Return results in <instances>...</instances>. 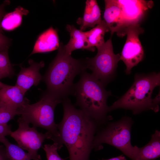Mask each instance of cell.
Masks as SVG:
<instances>
[{
  "label": "cell",
  "mask_w": 160,
  "mask_h": 160,
  "mask_svg": "<svg viewBox=\"0 0 160 160\" xmlns=\"http://www.w3.org/2000/svg\"><path fill=\"white\" fill-rule=\"evenodd\" d=\"M62 103L63 117L57 124L60 145L67 148L69 160H89L98 125L81 110L76 108L67 97Z\"/></svg>",
  "instance_id": "1"
},
{
  "label": "cell",
  "mask_w": 160,
  "mask_h": 160,
  "mask_svg": "<svg viewBox=\"0 0 160 160\" xmlns=\"http://www.w3.org/2000/svg\"><path fill=\"white\" fill-rule=\"evenodd\" d=\"M57 54L42 77L46 92L63 100L74 95L73 80L87 69L84 59H76L67 54L64 45L60 44Z\"/></svg>",
  "instance_id": "2"
},
{
  "label": "cell",
  "mask_w": 160,
  "mask_h": 160,
  "mask_svg": "<svg viewBox=\"0 0 160 160\" xmlns=\"http://www.w3.org/2000/svg\"><path fill=\"white\" fill-rule=\"evenodd\" d=\"M75 105L86 115L94 119L98 126L105 124L111 119L107 116L109 111L107 100L111 95L104 86L91 74L85 71L81 74L79 81L74 84Z\"/></svg>",
  "instance_id": "3"
},
{
  "label": "cell",
  "mask_w": 160,
  "mask_h": 160,
  "mask_svg": "<svg viewBox=\"0 0 160 160\" xmlns=\"http://www.w3.org/2000/svg\"><path fill=\"white\" fill-rule=\"evenodd\" d=\"M160 84V74H136L134 82L128 91L109 107V111L123 108L131 110L136 114L148 110H159L160 94L152 98L153 90Z\"/></svg>",
  "instance_id": "4"
},
{
  "label": "cell",
  "mask_w": 160,
  "mask_h": 160,
  "mask_svg": "<svg viewBox=\"0 0 160 160\" xmlns=\"http://www.w3.org/2000/svg\"><path fill=\"white\" fill-rule=\"evenodd\" d=\"M62 100L46 91L39 101L25 105L19 111L21 119L32 124L33 127L46 130L51 136V140L59 147L60 135L55 122L54 112L57 105Z\"/></svg>",
  "instance_id": "5"
},
{
  "label": "cell",
  "mask_w": 160,
  "mask_h": 160,
  "mask_svg": "<svg viewBox=\"0 0 160 160\" xmlns=\"http://www.w3.org/2000/svg\"><path fill=\"white\" fill-rule=\"evenodd\" d=\"M133 122L130 117L125 116L116 121L108 123L95 136L93 149L102 148V144H107L121 151L132 160H136L138 147L131 143V129Z\"/></svg>",
  "instance_id": "6"
},
{
  "label": "cell",
  "mask_w": 160,
  "mask_h": 160,
  "mask_svg": "<svg viewBox=\"0 0 160 160\" xmlns=\"http://www.w3.org/2000/svg\"><path fill=\"white\" fill-rule=\"evenodd\" d=\"M97 49L96 56L84 59L87 69L104 86L113 78L120 55L114 53L111 39L110 38Z\"/></svg>",
  "instance_id": "7"
},
{
  "label": "cell",
  "mask_w": 160,
  "mask_h": 160,
  "mask_svg": "<svg viewBox=\"0 0 160 160\" xmlns=\"http://www.w3.org/2000/svg\"><path fill=\"white\" fill-rule=\"evenodd\" d=\"M17 122L18 129L12 131L9 135L16 141L19 146L28 151L31 159L41 160L38 150L42 147L45 139H51V135L47 132L44 133L38 132L36 128L30 127L29 124L20 118L18 119Z\"/></svg>",
  "instance_id": "8"
},
{
  "label": "cell",
  "mask_w": 160,
  "mask_h": 160,
  "mask_svg": "<svg viewBox=\"0 0 160 160\" xmlns=\"http://www.w3.org/2000/svg\"><path fill=\"white\" fill-rule=\"evenodd\" d=\"M144 32L139 24L127 27L124 31V35L127 37L121 52L120 59L126 66V73L129 74L131 69L143 60L144 51L139 39L140 34Z\"/></svg>",
  "instance_id": "9"
},
{
  "label": "cell",
  "mask_w": 160,
  "mask_h": 160,
  "mask_svg": "<svg viewBox=\"0 0 160 160\" xmlns=\"http://www.w3.org/2000/svg\"><path fill=\"white\" fill-rule=\"evenodd\" d=\"M121 10L126 28L139 24L146 12L151 8L153 3L152 1L117 0Z\"/></svg>",
  "instance_id": "10"
},
{
  "label": "cell",
  "mask_w": 160,
  "mask_h": 160,
  "mask_svg": "<svg viewBox=\"0 0 160 160\" xmlns=\"http://www.w3.org/2000/svg\"><path fill=\"white\" fill-rule=\"evenodd\" d=\"M104 2L103 20L108 27L111 35L116 32L119 36H124L126 27L119 5L116 0H105Z\"/></svg>",
  "instance_id": "11"
},
{
  "label": "cell",
  "mask_w": 160,
  "mask_h": 160,
  "mask_svg": "<svg viewBox=\"0 0 160 160\" xmlns=\"http://www.w3.org/2000/svg\"><path fill=\"white\" fill-rule=\"evenodd\" d=\"M28 63L30 65L28 67H21L15 84L25 93L32 86H37L42 80L39 71L44 66L43 61L37 63L30 59Z\"/></svg>",
  "instance_id": "12"
},
{
  "label": "cell",
  "mask_w": 160,
  "mask_h": 160,
  "mask_svg": "<svg viewBox=\"0 0 160 160\" xmlns=\"http://www.w3.org/2000/svg\"><path fill=\"white\" fill-rule=\"evenodd\" d=\"M25 93L18 86L6 84L0 88V102L19 111L29 100L24 97Z\"/></svg>",
  "instance_id": "13"
},
{
  "label": "cell",
  "mask_w": 160,
  "mask_h": 160,
  "mask_svg": "<svg viewBox=\"0 0 160 160\" xmlns=\"http://www.w3.org/2000/svg\"><path fill=\"white\" fill-rule=\"evenodd\" d=\"M59 45L57 32L51 27L39 36L30 55L53 51L58 49Z\"/></svg>",
  "instance_id": "14"
},
{
  "label": "cell",
  "mask_w": 160,
  "mask_h": 160,
  "mask_svg": "<svg viewBox=\"0 0 160 160\" xmlns=\"http://www.w3.org/2000/svg\"><path fill=\"white\" fill-rule=\"evenodd\" d=\"M102 20L100 9L96 1L87 0L83 15L79 18L76 22L80 25V30L83 31L88 28H94Z\"/></svg>",
  "instance_id": "15"
},
{
  "label": "cell",
  "mask_w": 160,
  "mask_h": 160,
  "mask_svg": "<svg viewBox=\"0 0 160 160\" xmlns=\"http://www.w3.org/2000/svg\"><path fill=\"white\" fill-rule=\"evenodd\" d=\"M160 156V132L156 130L150 141L142 147H138L136 160H153Z\"/></svg>",
  "instance_id": "16"
},
{
  "label": "cell",
  "mask_w": 160,
  "mask_h": 160,
  "mask_svg": "<svg viewBox=\"0 0 160 160\" xmlns=\"http://www.w3.org/2000/svg\"><path fill=\"white\" fill-rule=\"evenodd\" d=\"M110 31L109 28L104 20L86 32L87 50L94 52L95 47L97 48L105 43V33Z\"/></svg>",
  "instance_id": "17"
},
{
  "label": "cell",
  "mask_w": 160,
  "mask_h": 160,
  "mask_svg": "<svg viewBox=\"0 0 160 160\" xmlns=\"http://www.w3.org/2000/svg\"><path fill=\"white\" fill-rule=\"evenodd\" d=\"M66 28L70 33V38L68 43L64 45L66 53L71 55L76 49L87 50L86 32L77 29L73 25H67Z\"/></svg>",
  "instance_id": "18"
},
{
  "label": "cell",
  "mask_w": 160,
  "mask_h": 160,
  "mask_svg": "<svg viewBox=\"0 0 160 160\" xmlns=\"http://www.w3.org/2000/svg\"><path fill=\"white\" fill-rule=\"evenodd\" d=\"M28 13V10L18 6L13 11L6 13L1 22V29L7 31L15 29L21 25L23 16L26 15Z\"/></svg>",
  "instance_id": "19"
},
{
  "label": "cell",
  "mask_w": 160,
  "mask_h": 160,
  "mask_svg": "<svg viewBox=\"0 0 160 160\" xmlns=\"http://www.w3.org/2000/svg\"><path fill=\"white\" fill-rule=\"evenodd\" d=\"M1 143L4 146L7 155L9 160H31V157L28 153L17 145L10 143L5 137Z\"/></svg>",
  "instance_id": "20"
},
{
  "label": "cell",
  "mask_w": 160,
  "mask_h": 160,
  "mask_svg": "<svg viewBox=\"0 0 160 160\" xmlns=\"http://www.w3.org/2000/svg\"><path fill=\"white\" fill-rule=\"evenodd\" d=\"M14 74V70L9 57L8 50L0 51V80L4 78H11Z\"/></svg>",
  "instance_id": "21"
},
{
  "label": "cell",
  "mask_w": 160,
  "mask_h": 160,
  "mask_svg": "<svg viewBox=\"0 0 160 160\" xmlns=\"http://www.w3.org/2000/svg\"><path fill=\"white\" fill-rule=\"evenodd\" d=\"M17 115H19L18 111L0 102V124H7Z\"/></svg>",
  "instance_id": "22"
},
{
  "label": "cell",
  "mask_w": 160,
  "mask_h": 160,
  "mask_svg": "<svg viewBox=\"0 0 160 160\" xmlns=\"http://www.w3.org/2000/svg\"><path fill=\"white\" fill-rule=\"evenodd\" d=\"M45 152L47 160H65L60 157L57 151L60 148L57 143H54L52 145L45 144L43 147Z\"/></svg>",
  "instance_id": "23"
},
{
  "label": "cell",
  "mask_w": 160,
  "mask_h": 160,
  "mask_svg": "<svg viewBox=\"0 0 160 160\" xmlns=\"http://www.w3.org/2000/svg\"><path fill=\"white\" fill-rule=\"evenodd\" d=\"M11 43V39L0 32V51L8 50Z\"/></svg>",
  "instance_id": "24"
},
{
  "label": "cell",
  "mask_w": 160,
  "mask_h": 160,
  "mask_svg": "<svg viewBox=\"0 0 160 160\" xmlns=\"http://www.w3.org/2000/svg\"><path fill=\"white\" fill-rule=\"evenodd\" d=\"M12 131L11 125L0 124V143L6 136L10 135Z\"/></svg>",
  "instance_id": "25"
},
{
  "label": "cell",
  "mask_w": 160,
  "mask_h": 160,
  "mask_svg": "<svg viewBox=\"0 0 160 160\" xmlns=\"http://www.w3.org/2000/svg\"><path fill=\"white\" fill-rule=\"evenodd\" d=\"M0 160H9L4 145H0Z\"/></svg>",
  "instance_id": "26"
},
{
  "label": "cell",
  "mask_w": 160,
  "mask_h": 160,
  "mask_svg": "<svg viewBox=\"0 0 160 160\" xmlns=\"http://www.w3.org/2000/svg\"><path fill=\"white\" fill-rule=\"evenodd\" d=\"M8 4H9L8 1H6L2 4L0 5V32L1 33H3V31L0 26L1 22L3 17L6 14L4 10V7Z\"/></svg>",
  "instance_id": "27"
},
{
  "label": "cell",
  "mask_w": 160,
  "mask_h": 160,
  "mask_svg": "<svg viewBox=\"0 0 160 160\" xmlns=\"http://www.w3.org/2000/svg\"><path fill=\"white\" fill-rule=\"evenodd\" d=\"M101 160H127V159L123 155H121L117 157L107 159H102Z\"/></svg>",
  "instance_id": "28"
},
{
  "label": "cell",
  "mask_w": 160,
  "mask_h": 160,
  "mask_svg": "<svg viewBox=\"0 0 160 160\" xmlns=\"http://www.w3.org/2000/svg\"><path fill=\"white\" fill-rule=\"evenodd\" d=\"M6 84H5L2 83L0 81V88H1L4 87Z\"/></svg>",
  "instance_id": "29"
}]
</instances>
